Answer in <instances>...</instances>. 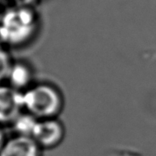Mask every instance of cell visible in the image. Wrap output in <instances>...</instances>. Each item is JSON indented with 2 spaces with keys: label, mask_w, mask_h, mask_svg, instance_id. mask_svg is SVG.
<instances>
[{
  "label": "cell",
  "mask_w": 156,
  "mask_h": 156,
  "mask_svg": "<svg viewBox=\"0 0 156 156\" xmlns=\"http://www.w3.org/2000/svg\"><path fill=\"white\" fill-rule=\"evenodd\" d=\"M36 25V16L30 7L10 9L0 20V40L10 44L24 43L34 34Z\"/></svg>",
  "instance_id": "cell-1"
},
{
  "label": "cell",
  "mask_w": 156,
  "mask_h": 156,
  "mask_svg": "<svg viewBox=\"0 0 156 156\" xmlns=\"http://www.w3.org/2000/svg\"><path fill=\"white\" fill-rule=\"evenodd\" d=\"M24 107L31 114L41 119H53L60 112L62 98L51 86L40 85L23 94Z\"/></svg>",
  "instance_id": "cell-2"
},
{
  "label": "cell",
  "mask_w": 156,
  "mask_h": 156,
  "mask_svg": "<svg viewBox=\"0 0 156 156\" xmlns=\"http://www.w3.org/2000/svg\"><path fill=\"white\" fill-rule=\"evenodd\" d=\"M64 135V129L61 122L54 119L38 121L31 137L39 145L53 147L61 142Z\"/></svg>",
  "instance_id": "cell-3"
},
{
  "label": "cell",
  "mask_w": 156,
  "mask_h": 156,
  "mask_svg": "<svg viewBox=\"0 0 156 156\" xmlns=\"http://www.w3.org/2000/svg\"><path fill=\"white\" fill-rule=\"evenodd\" d=\"M24 107L23 95L13 89L0 87V121L8 122L16 119L20 109Z\"/></svg>",
  "instance_id": "cell-4"
},
{
  "label": "cell",
  "mask_w": 156,
  "mask_h": 156,
  "mask_svg": "<svg viewBox=\"0 0 156 156\" xmlns=\"http://www.w3.org/2000/svg\"><path fill=\"white\" fill-rule=\"evenodd\" d=\"M0 156H39V144L32 137L21 135L9 140Z\"/></svg>",
  "instance_id": "cell-5"
},
{
  "label": "cell",
  "mask_w": 156,
  "mask_h": 156,
  "mask_svg": "<svg viewBox=\"0 0 156 156\" xmlns=\"http://www.w3.org/2000/svg\"><path fill=\"white\" fill-rule=\"evenodd\" d=\"M8 76L13 85L18 87H22L29 82L30 74L28 68L24 65L16 64L11 66Z\"/></svg>",
  "instance_id": "cell-6"
},
{
  "label": "cell",
  "mask_w": 156,
  "mask_h": 156,
  "mask_svg": "<svg viewBox=\"0 0 156 156\" xmlns=\"http://www.w3.org/2000/svg\"><path fill=\"white\" fill-rule=\"evenodd\" d=\"M37 122L35 117L32 114L19 115L15 119L14 126L18 132L20 133L21 135L31 137Z\"/></svg>",
  "instance_id": "cell-7"
},
{
  "label": "cell",
  "mask_w": 156,
  "mask_h": 156,
  "mask_svg": "<svg viewBox=\"0 0 156 156\" xmlns=\"http://www.w3.org/2000/svg\"><path fill=\"white\" fill-rule=\"evenodd\" d=\"M11 66L8 54L0 49V81L9 75Z\"/></svg>",
  "instance_id": "cell-8"
},
{
  "label": "cell",
  "mask_w": 156,
  "mask_h": 156,
  "mask_svg": "<svg viewBox=\"0 0 156 156\" xmlns=\"http://www.w3.org/2000/svg\"><path fill=\"white\" fill-rule=\"evenodd\" d=\"M17 3L18 6H24V7H30L31 4L35 3L37 0H14Z\"/></svg>",
  "instance_id": "cell-9"
},
{
  "label": "cell",
  "mask_w": 156,
  "mask_h": 156,
  "mask_svg": "<svg viewBox=\"0 0 156 156\" xmlns=\"http://www.w3.org/2000/svg\"><path fill=\"white\" fill-rule=\"evenodd\" d=\"M1 141H2V134H1V132H0V144H1Z\"/></svg>",
  "instance_id": "cell-10"
}]
</instances>
